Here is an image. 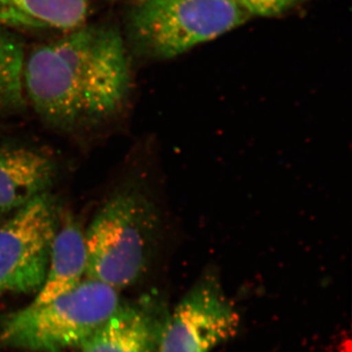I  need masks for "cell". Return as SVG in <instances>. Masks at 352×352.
Listing matches in <instances>:
<instances>
[{
    "instance_id": "1",
    "label": "cell",
    "mask_w": 352,
    "mask_h": 352,
    "mask_svg": "<svg viewBox=\"0 0 352 352\" xmlns=\"http://www.w3.org/2000/svg\"><path fill=\"white\" fill-rule=\"evenodd\" d=\"M23 82L32 107L50 126H94L119 112L131 94L124 39L108 25L69 30L25 59Z\"/></svg>"
},
{
    "instance_id": "2",
    "label": "cell",
    "mask_w": 352,
    "mask_h": 352,
    "mask_svg": "<svg viewBox=\"0 0 352 352\" xmlns=\"http://www.w3.org/2000/svg\"><path fill=\"white\" fill-rule=\"evenodd\" d=\"M168 224L163 207L142 182L116 190L85 231L87 279L116 289L134 283Z\"/></svg>"
},
{
    "instance_id": "3",
    "label": "cell",
    "mask_w": 352,
    "mask_h": 352,
    "mask_svg": "<svg viewBox=\"0 0 352 352\" xmlns=\"http://www.w3.org/2000/svg\"><path fill=\"white\" fill-rule=\"evenodd\" d=\"M120 305L117 289L87 279L50 302L30 303L9 314L0 340L14 349L64 352L82 346Z\"/></svg>"
},
{
    "instance_id": "4",
    "label": "cell",
    "mask_w": 352,
    "mask_h": 352,
    "mask_svg": "<svg viewBox=\"0 0 352 352\" xmlns=\"http://www.w3.org/2000/svg\"><path fill=\"white\" fill-rule=\"evenodd\" d=\"M249 17L236 0H140L131 32L145 54L171 59L232 31Z\"/></svg>"
},
{
    "instance_id": "5",
    "label": "cell",
    "mask_w": 352,
    "mask_h": 352,
    "mask_svg": "<svg viewBox=\"0 0 352 352\" xmlns=\"http://www.w3.org/2000/svg\"><path fill=\"white\" fill-rule=\"evenodd\" d=\"M60 219L46 192L0 221V295L41 289Z\"/></svg>"
},
{
    "instance_id": "6",
    "label": "cell",
    "mask_w": 352,
    "mask_h": 352,
    "mask_svg": "<svg viewBox=\"0 0 352 352\" xmlns=\"http://www.w3.org/2000/svg\"><path fill=\"white\" fill-rule=\"evenodd\" d=\"M240 318L214 275L208 274L164 321L159 352H210L237 333Z\"/></svg>"
},
{
    "instance_id": "7",
    "label": "cell",
    "mask_w": 352,
    "mask_h": 352,
    "mask_svg": "<svg viewBox=\"0 0 352 352\" xmlns=\"http://www.w3.org/2000/svg\"><path fill=\"white\" fill-rule=\"evenodd\" d=\"M55 164L43 153L21 147H0V214L16 212L47 192Z\"/></svg>"
},
{
    "instance_id": "8",
    "label": "cell",
    "mask_w": 352,
    "mask_h": 352,
    "mask_svg": "<svg viewBox=\"0 0 352 352\" xmlns=\"http://www.w3.org/2000/svg\"><path fill=\"white\" fill-rule=\"evenodd\" d=\"M166 321V320H164ZM164 321L141 305H122L80 346L82 352H155Z\"/></svg>"
},
{
    "instance_id": "9",
    "label": "cell",
    "mask_w": 352,
    "mask_h": 352,
    "mask_svg": "<svg viewBox=\"0 0 352 352\" xmlns=\"http://www.w3.org/2000/svg\"><path fill=\"white\" fill-rule=\"evenodd\" d=\"M87 271L85 231L71 214L60 219L43 286L31 302L47 303L82 283Z\"/></svg>"
},
{
    "instance_id": "10",
    "label": "cell",
    "mask_w": 352,
    "mask_h": 352,
    "mask_svg": "<svg viewBox=\"0 0 352 352\" xmlns=\"http://www.w3.org/2000/svg\"><path fill=\"white\" fill-rule=\"evenodd\" d=\"M45 28L69 30L87 20L89 0H0Z\"/></svg>"
},
{
    "instance_id": "11",
    "label": "cell",
    "mask_w": 352,
    "mask_h": 352,
    "mask_svg": "<svg viewBox=\"0 0 352 352\" xmlns=\"http://www.w3.org/2000/svg\"><path fill=\"white\" fill-rule=\"evenodd\" d=\"M25 54L22 44L0 27V111L24 103Z\"/></svg>"
},
{
    "instance_id": "12",
    "label": "cell",
    "mask_w": 352,
    "mask_h": 352,
    "mask_svg": "<svg viewBox=\"0 0 352 352\" xmlns=\"http://www.w3.org/2000/svg\"><path fill=\"white\" fill-rule=\"evenodd\" d=\"M250 16L275 17L307 0H236Z\"/></svg>"
},
{
    "instance_id": "13",
    "label": "cell",
    "mask_w": 352,
    "mask_h": 352,
    "mask_svg": "<svg viewBox=\"0 0 352 352\" xmlns=\"http://www.w3.org/2000/svg\"><path fill=\"white\" fill-rule=\"evenodd\" d=\"M30 28L44 29L43 25L0 1V27Z\"/></svg>"
},
{
    "instance_id": "14",
    "label": "cell",
    "mask_w": 352,
    "mask_h": 352,
    "mask_svg": "<svg viewBox=\"0 0 352 352\" xmlns=\"http://www.w3.org/2000/svg\"><path fill=\"white\" fill-rule=\"evenodd\" d=\"M0 221H1V214H0Z\"/></svg>"
}]
</instances>
